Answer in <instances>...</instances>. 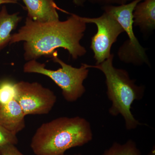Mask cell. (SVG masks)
Returning <instances> with one entry per match:
<instances>
[{
    "label": "cell",
    "instance_id": "obj_1",
    "mask_svg": "<svg viewBox=\"0 0 155 155\" xmlns=\"http://www.w3.org/2000/svg\"><path fill=\"white\" fill-rule=\"evenodd\" d=\"M86 23L80 16L71 14L65 21L40 22L27 17L25 24L11 35L10 45L23 41L24 59L28 61L42 57L51 58L58 48L67 50L74 60L84 56L85 48L80 41Z\"/></svg>",
    "mask_w": 155,
    "mask_h": 155
},
{
    "label": "cell",
    "instance_id": "obj_2",
    "mask_svg": "<svg viewBox=\"0 0 155 155\" xmlns=\"http://www.w3.org/2000/svg\"><path fill=\"white\" fill-rule=\"evenodd\" d=\"M92 138L91 125L86 119L61 117L42 124L32 137L30 146L36 155H61Z\"/></svg>",
    "mask_w": 155,
    "mask_h": 155
},
{
    "label": "cell",
    "instance_id": "obj_3",
    "mask_svg": "<svg viewBox=\"0 0 155 155\" xmlns=\"http://www.w3.org/2000/svg\"><path fill=\"white\" fill-rule=\"evenodd\" d=\"M114 55L98 65H87L89 68L99 69L106 78L107 95L112 103L109 114L114 116L121 115L125 120L127 130L135 129L143 125L135 119L130 111L135 101L141 100L144 94L145 87L137 85L125 69H118L113 65Z\"/></svg>",
    "mask_w": 155,
    "mask_h": 155
},
{
    "label": "cell",
    "instance_id": "obj_4",
    "mask_svg": "<svg viewBox=\"0 0 155 155\" xmlns=\"http://www.w3.org/2000/svg\"><path fill=\"white\" fill-rule=\"evenodd\" d=\"M51 58L54 62L61 65V68L56 70H51L45 68V64L39 63L36 60H31L24 64L23 72L47 76L61 89L62 95L66 101H76L86 91L83 82L88 75L89 68L87 64H82L79 68L73 67L58 58L57 52L53 54Z\"/></svg>",
    "mask_w": 155,
    "mask_h": 155
},
{
    "label": "cell",
    "instance_id": "obj_5",
    "mask_svg": "<svg viewBox=\"0 0 155 155\" xmlns=\"http://www.w3.org/2000/svg\"><path fill=\"white\" fill-rule=\"evenodd\" d=\"M142 1L134 0L120 5L103 6L102 9L111 14L118 21L128 36V39L118 51L119 59L127 64L136 66L146 64L150 66L146 49L140 43L133 30V11L137 4Z\"/></svg>",
    "mask_w": 155,
    "mask_h": 155
},
{
    "label": "cell",
    "instance_id": "obj_6",
    "mask_svg": "<svg viewBox=\"0 0 155 155\" xmlns=\"http://www.w3.org/2000/svg\"><path fill=\"white\" fill-rule=\"evenodd\" d=\"M14 98L25 116L48 114L57 100L56 95L50 89L38 82L25 81L15 84Z\"/></svg>",
    "mask_w": 155,
    "mask_h": 155
},
{
    "label": "cell",
    "instance_id": "obj_7",
    "mask_svg": "<svg viewBox=\"0 0 155 155\" xmlns=\"http://www.w3.org/2000/svg\"><path fill=\"white\" fill-rule=\"evenodd\" d=\"M81 17L86 23H94L97 27V33L92 37L91 48L94 54L96 65L102 63L109 58L112 45L119 35L124 32L120 23L108 12L96 18Z\"/></svg>",
    "mask_w": 155,
    "mask_h": 155
},
{
    "label": "cell",
    "instance_id": "obj_8",
    "mask_svg": "<svg viewBox=\"0 0 155 155\" xmlns=\"http://www.w3.org/2000/svg\"><path fill=\"white\" fill-rule=\"evenodd\" d=\"M25 114L15 98L0 101V124L7 130L17 134L25 127Z\"/></svg>",
    "mask_w": 155,
    "mask_h": 155
},
{
    "label": "cell",
    "instance_id": "obj_9",
    "mask_svg": "<svg viewBox=\"0 0 155 155\" xmlns=\"http://www.w3.org/2000/svg\"><path fill=\"white\" fill-rule=\"evenodd\" d=\"M28 11L27 17L40 22L59 20L57 7L54 0H22Z\"/></svg>",
    "mask_w": 155,
    "mask_h": 155
},
{
    "label": "cell",
    "instance_id": "obj_10",
    "mask_svg": "<svg viewBox=\"0 0 155 155\" xmlns=\"http://www.w3.org/2000/svg\"><path fill=\"white\" fill-rule=\"evenodd\" d=\"M133 24L144 33L155 28V0H143L136 6L133 13Z\"/></svg>",
    "mask_w": 155,
    "mask_h": 155
},
{
    "label": "cell",
    "instance_id": "obj_11",
    "mask_svg": "<svg viewBox=\"0 0 155 155\" xmlns=\"http://www.w3.org/2000/svg\"><path fill=\"white\" fill-rule=\"evenodd\" d=\"M19 14V12L9 14L5 6L0 10V51L10 45L11 32L22 19Z\"/></svg>",
    "mask_w": 155,
    "mask_h": 155
},
{
    "label": "cell",
    "instance_id": "obj_12",
    "mask_svg": "<svg viewBox=\"0 0 155 155\" xmlns=\"http://www.w3.org/2000/svg\"><path fill=\"white\" fill-rule=\"evenodd\" d=\"M103 155H141L134 141L129 140L124 144L115 143ZM148 155H155L154 150Z\"/></svg>",
    "mask_w": 155,
    "mask_h": 155
},
{
    "label": "cell",
    "instance_id": "obj_13",
    "mask_svg": "<svg viewBox=\"0 0 155 155\" xmlns=\"http://www.w3.org/2000/svg\"><path fill=\"white\" fill-rule=\"evenodd\" d=\"M18 140L17 134L7 130L0 124V147L5 145H16Z\"/></svg>",
    "mask_w": 155,
    "mask_h": 155
},
{
    "label": "cell",
    "instance_id": "obj_14",
    "mask_svg": "<svg viewBox=\"0 0 155 155\" xmlns=\"http://www.w3.org/2000/svg\"><path fill=\"white\" fill-rule=\"evenodd\" d=\"M93 4L101 5L103 6L114 5H120L126 4L134 0H87Z\"/></svg>",
    "mask_w": 155,
    "mask_h": 155
},
{
    "label": "cell",
    "instance_id": "obj_15",
    "mask_svg": "<svg viewBox=\"0 0 155 155\" xmlns=\"http://www.w3.org/2000/svg\"><path fill=\"white\" fill-rule=\"evenodd\" d=\"M0 153L2 155H24L15 145L8 144L0 147Z\"/></svg>",
    "mask_w": 155,
    "mask_h": 155
},
{
    "label": "cell",
    "instance_id": "obj_16",
    "mask_svg": "<svg viewBox=\"0 0 155 155\" xmlns=\"http://www.w3.org/2000/svg\"><path fill=\"white\" fill-rule=\"evenodd\" d=\"M73 2L75 5L78 7H82L87 0H72Z\"/></svg>",
    "mask_w": 155,
    "mask_h": 155
},
{
    "label": "cell",
    "instance_id": "obj_17",
    "mask_svg": "<svg viewBox=\"0 0 155 155\" xmlns=\"http://www.w3.org/2000/svg\"><path fill=\"white\" fill-rule=\"evenodd\" d=\"M19 0H0V5L5 4H16Z\"/></svg>",
    "mask_w": 155,
    "mask_h": 155
},
{
    "label": "cell",
    "instance_id": "obj_18",
    "mask_svg": "<svg viewBox=\"0 0 155 155\" xmlns=\"http://www.w3.org/2000/svg\"><path fill=\"white\" fill-rule=\"evenodd\" d=\"M61 155H78V154H75V155H67L65 154V153Z\"/></svg>",
    "mask_w": 155,
    "mask_h": 155
},
{
    "label": "cell",
    "instance_id": "obj_19",
    "mask_svg": "<svg viewBox=\"0 0 155 155\" xmlns=\"http://www.w3.org/2000/svg\"><path fill=\"white\" fill-rule=\"evenodd\" d=\"M0 155H1V153H0Z\"/></svg>",
    "mask_w": 155,
    "mask_h": 155
}]
</instances>
